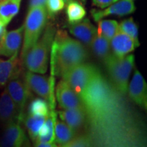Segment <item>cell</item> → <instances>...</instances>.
Wrapping results in <instances>:
<instances>
[{"label": "cell", "mask_w": 147, "mask_h": 147, "mask_svg": "<svg viewBox=\"0 0 147 147\" xmlns=\"http://www.w3.org/2000/svg\"><path fill=\"white\" fill-rule=\"evenodd\" d=\"M23 78L29 91L48 102L51 110L55 109V76L47 77L27 71L23 72Z\"/></svg>", "instance_id": "6"}, {"label": "cell", "mask_w": 147, "mask_h": 147, "mask_svg": "<svg viewBox=\"0 0 147 147\" xmlns=\"http://www.w3.org/2000/svg\"><path fill=\"white\" fill-rule=\"evenodd\" d=\"M119 31L124 33L132 39L138 42V27L134 21L133 18L130 17L123 20L119 24Z\"/></svg>", "instance_id": "27"}, {"label": "cell", "mask_w": 147, "mask_h": 147, "mask_svg": "<svg viewBox=\"0 0 147 147\" xmlns=\"http://www.w3.org/2000/svg\"><path fill=\"white\" fill-rule=\"evenodd\" d=\"M20 121H14L5 126L0 138V147H24L27 143L24 129Z\"/></svg>", "instance_id": "11"}, {"label": "cell", "mask_w": 147, "mask_h": 147, "mask_svg": "<svg viewBox=\"0 0 147 147\" xmlns=\"http://www.w3.org/2000/svg\"><path fill=\"white\" fill-rule=\"evenodd\" d=\"M6 32V29H5V27L3 25L2 23L0 22V40H1V38H2L3 34H5V32Z\"/></svg>", "instance_id": "33"}, {"label": "cell", "mask_w": 147, "mask_h": 147, "mask_svg": "<svg viewBox=\"0 0 147 147\" xmlns=\"http://www.w3.org/2000/svg\"><path fill=\"white\" fill-rule=\"evenodd\" d=\"M23 71V67L18 58V54L10 57L8 60L0 59V87H4L12 77Z\"/></svg>", "instance_id": "18"}, {"label": "cell", "mask_w": 147, "mask_h": 147, "mask_svg": "<svg viewBox=\"0 0 147 147\" xmlns=\"http://www.w3.org/2000/svg\"><path fill=\"white\" fill-rule=\"evenodd\" d=\"M22 0H1L0 22L6 27L18 13Z\"/></svg>", "instance_id": "20"}, {"label": "cell", "mask_w": 147, "mask_h": 147, "mask_svg": "<svg viewBox=\"0 0 147 147\" xmlns=\"http://www.w3.org/2000/svg\"><path fill=\"white\" fill-rule=\"evenodd\" d=\"M119 0H92V4L100 9H104Z\"/></svg>", "instance_id": "30"}, {"label": "cell", "mask_w": 147, "mask_h": 147, "mask_svg": "<svg viewBox=\"0 0 147 147\" xmlns=\"http://www.w3.org/2000/svg\"><path fill=\"white\" fill-rule=\"evenodd\" d=\"M99 71L94 64L84 62L67 71L61 78L82 98L90 80Z\"/></svg>", "instance_id": "7"}, {"label": "cell", "mask_w": 147, "mask_h": 147, "mask_svg": "<svg viewBox=\"0 0 147 147\" xmlns=\"http://www.w3.org/2000/svg\"><path fill=\"white\" fill-rule=\"evenodd\" d=\"M48 14L46 7H36L29 8L24 23V38L21 59L36 43L47 26Z\"/></svg>", "instance_id": "5"}, {"label": "cell", "mask_w": 147, "mask_h": 147, "mask_svg": "<svg viewBox=\"0 0 147 147\" xmlns=\"http://www.w3.org/2000/svg\"><path fill=\"white\" fill-rule=\"evenodd\" d=\"M23 25L14 30L5 32L0 40V56L10 57L18 54L22 44Z\"/></svg>", "instance_id": "13"}, {"label": "cell", "mask_w": 147, "mask_h": 147, "mask_svg": "<svg viewBox=\"0 0 147 147\" xmlns=\"http://www.w3.org/2000/svg\"><path fill=\"white\" fill-rule=\"evenodd\" d=\"M103 61L114 87L121 94H126L129 79L135 66V56L129 54L118 57L111 53Z\"/></svg>", "instance_id": "4"}, {"label": "cell", "mask_w": 147, "mask_h": 147, "mask_svg": "<svg viewBox=\"0 0 147 147\" xmlns=\"http://www.w3.org/2000/svg\"><path fill=\"white\" fill-rule=\"evenodd\" d=\"M110 43L113 53L118 57H123L130 54L140 46V42L135 41L120 31L112 38Z\"/></svg>", "instance_id": "16"}, {"label": "cell", "mask_w": 147, "mask_h": 147, "mask_svg": "<svg viewBox=\"0 0 147 147\" xmlns=\"http://www.w3.org/2000/svg\"><path fill=\"white\" fill-rule=\"evenodd\" d=\"M23 71L20 74L12 77L7 83L5 89L9 95L15 103L21 118L25 116V108L28 100L32 96V92L29 91L23 78Z\"/></svg>", "instance_id": "8"}, {"label": "cell", "mask_w": 147, "mask_h": 147, "mask_svg": "<svg viewBox=\"0 0 147 147\" xmlns=\"http://www.w3.org/2000/svg\"><path fill=\"white\" fill-rule=\"evenodd\" d=\"M132 1H133V0H132Z\"/></svg>", "instance_id": "36"}, {"label": "cell", "mask_w": 147, "mask_h": 147, "mask_svg": "<svg viewBox=\"0 0 147 147\" xmlns=\"http://www.w3.org/2000/svg\"><path fill=\"white\" fill-rule=\"evenodd\" d=\"M80 1H81L82 4H85V3H87V0H80Z\"/></svg>", "instance_id": "35"}, {"label": "cell", "mask_w": 147, "mask_h": 147, "mask_svg": "<svg viewBox=\"0 0 147 147\" xmlns=\"http://www.w3.org/2000/svg\"><path fill=\"white\" fill-rule=\"evenodd\" d=\"M50 110L51 108L48 102L41 97H38L31 101L28 106L27 114L48 117L50 113Z\"/></svg>", "instance_id": "26"}, {"label": "cell", "mask_w": 147, "mask_h": 147, "mask_svg": "<svg viewBox=\"0 0 147 147\" xmlns=\"http://www.w3.org/2000/svg\"><path fill=\"white\" fill-rule=\"evenodd\" d=\"M89 53L83 44L68 36L65 31L55 33L51 50V71L62 77L73 67L86 62Z\"/></svg>", "instance_id": "1"}, {"label": "cell", "mask_w": 147, "mask_h": 147, "mask_svg": "<svg viewBox=\"0 0 147 147\" xmlns=\"http://www.w3.org/2000/svg\"><path fill=\"white\" fill-rule=\"evenodd\" d=\"M47 117L32 115H25L22 123L25 125L29 137L33 142L36 140L42 125L45 123Z\"/></svg>", "instance_id": "21"}, {"label": "cell", "mask_w": 147, "mask_h": 147, "mask_svg": "<svg viewBox=\"0 0 147 147\" xmlns=\"http://www.w3.org/2000/svg\"><path fill=\"white\" fill-rule=\"evenodd\" d=\"M70 34L83 45L89 47L97 34V29L89 18H83L78 23L69 24Z\"/></svg>", "instance_id": "15"}, {"label": "cell", "mask_w": 147, "mask_h": 147, "mask_svg": "<svg viewBox=\"0 0 147 147\" xmlns=\"http://www.w3.org/2000/svg\"><path fill=\"white\" fill-rule=\"evenodd\" d=\"M47 0H29V9L36 7H46Z\"/></svg>", "instance_id": "31"}, {"label": "cell", "mask_w": 147, "mask_h": 147, "mask_svg": "<svg viewBox=\"0 0 147 147\" xmlns=\"http://www.w3.org/2000/svg\"><path fill=\"white\" fill-rule=\"evenodd\" d=\"M14 121L22 123L23 119L15 103L11 98L7 89H5L0 95V122L5 127Z\"/></svg>", "instance_id": "14"}, {"label": "cell", "mask_w": 147, "mask_h": 147, "mask_svg": "<svg viewBox=\"0 0 147 147\" xmlns=\"http://www.w3.org/2000/svg\"><path fill=\"white\" fill-rule=\"evenodd\" d=\"M97 34L111 40L115 34L119 32V23L115 20H100L98 21Z\"/></svg>", "instance_id": "25"}, {"label": "cell", "mask_w": 147, "mask_h": 147, "mask_svg": "<svg viewBox=\"0 0 147 147\" xmlns=\"http://www.w3.org/2000/svg\"><path fill=\"white\" fill-rule=\"evenodd\" d=\"M65 1L63 0H47L46 3L48 16L54 17L61 11L65 7Z\"/></svg>", "instance_id": "28"}, {"label": "cell", "mask_w": 147, "mask_h": 147, "mask_svg": "<svg viewBox=\"0 0 147 147\" xmlns=\"http://www.w3.org/2000/svg\"><path fill=\"white\" fill-rule=\"evenodd\" d=\"M0 1H1V0H0Z\"/></svg>", "instance_id": "37"}, {"label": "cell", "mask_w": 147, "mask_h": 147, "mask_svg": "<svg viewBox=\"0 0 147 147\" xmlns=\"http://www.w3.org/2000/svg\"><path fill=\"white\" fill-rule=\"evenodd\" d=\"M57 119V116L55 109H51L45 123L40 129L36 141L45 143L55 142V125Z\"/></svg>", "instance_id": "19"}, {"label": "cell", "mask_w": 147, "mask_h": 147, "mask_svg": "<svg viewBox=\"0 0 147 147\" xmlns=\"http://www.w3.org/2000/svg\"><path fill=\"white\" fill-rule=\"evenodd\" d=\"M64 1H65V3H68L69 2H71V1H76V0H63Z\"/></svg>", "instance_id": "34"}, {"label": "cell", "mask_w": 147, "mask_h": 147, "mask_svg": "<svg viewBox=\"0 0 147 147\" xmlns=\"http://www.w3.org/2000/svg\"><path fill=\"white\" fill-rule=\"evenodd\" d=\"M55 33L56 29L52 24L46 26L41 38L21 61L23 67H25L27 71L40 74L47 72Z\"/></svg>", "instance_id": "2"}, {"label": "cell", "mask_w": 147, "mask_h": 147, "mask_svg": "<svg viewBox=\"0 0 147 147\" xmlns=\"http://www.w3.org/2000/svg\"><path fill=\"white\" fill-rule=\"evenodd\" d=\"M55 91L57 100L63 109L85 108L81 98L65 80H61L59 82Z\"/></svg>", "instance_id": "9"}, {"label": "cell", "mask_w": 147, "mask_h": 147, "mask_svg": "<svg viewBox=\"0 0 147 147\" xmlns=\"http://www.w3.org/2000/svg\"><path fill=\"white\" fill-rule=\"evenodd\" d=\"M128 95L131 100L143 109L147 108V84L141 73L136 69L129 84Z\"/></svg>", "instance_id": "12"}, {"label": "cell", "mask_w": 147, "mask_h": 147, "mask_svg": "<svg viewBox=\"0 0 147 147\" xmlns=\"http://www.w3.org/2000/svg\"><path fill=\"white\" fill-rule=\"evenodd\" d=\"M62 147H90V138L88 135H81L74 138Z\"/></svg>", "instance_id": "29"}, {"label": "cell", "mask_w": 147, "mask_h": 147, "mask_svg": "<svg viewBox=\"0 0 147 147\" xmlns=\"http://www.w3.org/2000/svg\"><path fill=\"white\" fill-rule=\"evenodd\" d=\"M67 4L65 13L69 24L78 23L86 16L87 12L81 3L77 1H73Z\"/></svg>", "instance_id": "24"}, {"label": "cell", "mask_w": 147, "mask_h": 147, "mask_svg": "<svg viewBox=\"0 0 147 147\" xmlns=\"http://www.w3.org/2000/svg\"><path fill=\"white\" fill-rule=\"evenodd\" d=\"M34 147H57L55 144V142L51 143H45V142H39L35 141L34 142Z\"/></svg>", "instance_id": "32"}, {"label": "cell", "mask_w": 147, "mask_h": 147, "mask_svg": "<svg viewBox=\"0 0 147 147\" xmlns=\"http://www.w3.org/2000/svg\"><path fill=\"white\" fill-rule=\"evenodd\" d=\"M76 132L63 121L57 119L55 125V141L60 145L66 144L76 136Z\"/></svg>", "instance_id": "22"}, {"label": "cell", "mask_w": 147, "mask_h": 147, "mask_svg": "<svg viewBox=\"0 0 147 147\" xmlns=\"http://www.w3.org/2000/svg\"><path fill=\"white\" fill-rule=\"evenodd\" d=\"M89 47L95 56L103 61L111 53L110 40L100 34L96 35Z\"/></svg>", "instance_id": "23"}, {"label": "cell", "mask_w": 147, "mask_h": 147, "mask_svg": "<svg viewBox=\"0 0 147 147\" xmlns=\"http://www.w3.org/2000/svg\"><path fill=\"white\" fill-rule=\"evenodd\" d=\"M136 5L132 0H119L105 9H92L91 14L95 22L108 16L115 15L123 16L129 15L136 10Z\"/></svg>", "instance_id": "10"}, {"label": "cell", "mask_w": 147, "mask_h": 147, "mask_svg": "<svg viewBox=\"0 0 147 147\" xmlns=\"http://www.w3.org/2000/svg\"><path fill=\"white\" fill-rule=\"evenodd\" d=\"M87 114L86 108L64 109L58 112L61 120L76 132L84 127L87 121Z\"/></svg>", "instance_id": "17"}, {"label": "cell", "mask_w": 147, "mask_h": 147, "mask_svg": "<svg viewBox=\"0 0 147 147\" xmlns=\"http://www.w3.org/2000/svg\"><path fill=\"white\" fill-rule=\"evenodd\" d=\"M113 93L106 79L100 71L90 80L82 101L88 114L100 111L113 100Z\"/></svg>", "instance_id": "3"}]
</instances>
